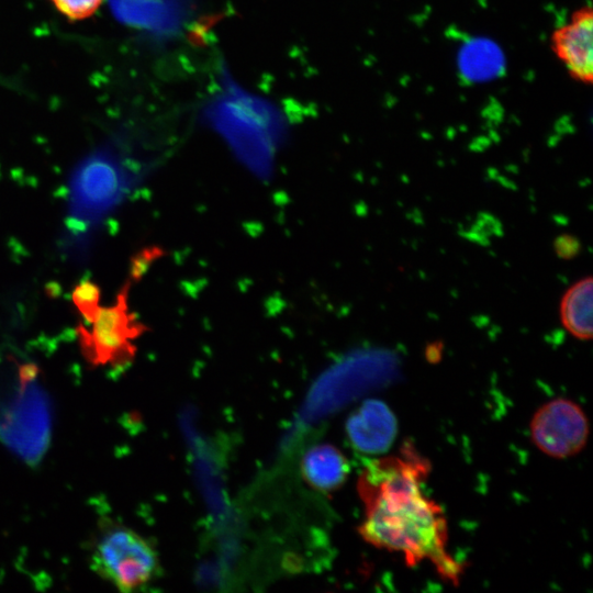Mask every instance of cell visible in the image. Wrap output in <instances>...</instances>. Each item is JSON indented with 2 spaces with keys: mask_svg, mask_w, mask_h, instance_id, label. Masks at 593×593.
I'll list each match as a JSON object with an SVG mask.
<instances>
[{
  "mask_svg": "<svg viewBox=\"0 0 593 593\" xmlns=\"http://www.w3.org/2000/svg\"><path fill=\"white\" fill-rule=\"evenodd\" d=\"M429 469L411 444L401 456L368 463L358 480L365 505L358 530L367 542L401 552L409 566L429 560L446 579L457 581L461 569L446 550L445 516L421 489Z\"/></svg>",
  "mask_w": 593,
  "mask_h": 593,
  "instance_id": "6da1fadb",
  "label": "cell"
},
{
  "mask_svg": "<svg viewBox=\"0 0 593 593\" xmlns=\"http://www.w3.org/2000/svg\"><path fill=\"white\" fill-rule=\"evenodd\" d=\"M91 570L121 592L138 591L159 573L154 546L134 529L105 523L93 538L89 555Z\"/></svg>",
  "mask_w": 593,
  "mask_h": 593,
  "instance_id": "7a4b0ae2",
  "label": "cell"
},
{
  "mask_svg": "<svg viewBox=\"0 0 593 593\" xmlns=\"http://www.w3.org/2000/svg\"><path fill=\"white\" fill-rule=\"evenodd\" d=\"M534 444L553 458H568L580 452L589 436V422L582 409L567 399L547 402L530 422Z\"/></svg>",
  "mask_w": 593,
  "mask_h": 593,
  "instance_id": "3957f363",
  "label": "cell"
},
{
  "mask_svg": "<svg viewBox=\"0 0 593 593\" xmlns=\"http://www.w3.org/2000/svg\"><path fill=\"white\" fill-rule=\"evenodd\" d=\"M90 331L83 328V347L94 360L108 362L124 357L132 349L131 340L138 328L127 313L125 301L109 307L97 306L86 318Z\"/></svg>",
  "mask_w": 593,
  "mask_h": 593,
  "instance_id": "277c9868",
  "label": "cell"
},
{
  "mask_svg": "<svg viewBox=\"0 0 593 593\" xmlns=\"http://www.w3.org/2000/svg\"><path fill=\"white\" fill-rule=\"evenodd\" d=\"M593 13L591 7L577 10L568 24L557 29L551 46L569 74L591 83L593 79Z\"/></svg>",
  "mask_w": 593,
  "mask_h": 593,
  "instance_id": "5b68a950",
  "label": "cell"
},
{
  "mask_svg": "<svg viewBox=\"0 0 593 593\" xmlns=\"http://www.w3.org/2000/svg\"><path fill=\"white\" fill-rule=\"evenodd\" d=\"M347 436L360 452L383 454L398 434V422L390 407L380 400H368L348 418Z\"/></svg>",
  "mask_w": 593,
  "mask_h": 593,
  "instance_id": "8992f818",
  "label": "cell"
},
{
  "mask_svg": "<svg viewBox=\"0 0 593 593\" xmlns=\"http://www.w3.org/2000/svg\"><path fill=\"white\" fill-rule=\"evenodd\" d=\"M301 470L303 479L314 489L323 492L337 490L346 481L349 465L343 452L329 444L316 445L303 456Z\"/></svg>",
  "mask_w": 593,
  "mask_h": 593,
  "instance_id": "52a82bcc",
  "label": "cell"
},
{
  "mask_svg": "<svg viewBox=\"0 0 593 593\" xmlns=\"http://www.w3.org/2000/svg\"><path fill=\"white\" fill-rule=\"evenodd\" d=\"M593 283L586 277L567 290L560 303L561 322L574 337L586 340L592 337Z\"/></svg>",
  "mask_w": 593,
  "mask_h": 593,
  "instance_id": "ba28073f",
  "label": "cell"
},
{
  "mask_svg": "<svg viewBox=\"0 0 593 593\" xmlns=\"http://www.w3.org/2000/svg\"><path fill=\"white\" fill-rule=\"evenodd\" d=\"M503 57L497 47L489 41H472L462 47L459 67L469 80L492 79L503 68Z\"/></svg>",
  "mask_w": 593,
  "mask_h": 593,
  "instance_id": "9c48e42d",
  "label": "cell"
},
{
  "mask_svg": "<svg viewBox=\"0 0 593 593\" xmlns=\"http://www.w3.org/2000/svg\"><path fill=\"white\" fill-rule=\"evenodd\" d=\"M59 13L72 21L91 16L103 0H51Z\"/></svg>",
  "mask_w": 593,
  "mask_h": 593,
  "instance_id": "30bf717a",
  "label": "cell"
},
{
  "mask_svg": "<svg viewBox=\"0 0 593 593\" xmlns=\"http://www.w3.org/2000/svg\"><path fill=\"white\" fill-rule=\"evenodd\" d=\"M553 250L561 259H572L581 251V243L571 234H561L553 240Z\"/></svg>",
  "mask_w": 593,
  "mask_h": 593,
  "instance_id": "8fae6325",
  "label": "cell"
},
{
  "mask_svg": "<svg viewBox=\"0 0 593 593\" xmlns=\"http://www.w3.org/2000/svg\"><path fill=\"white\" fill-rule=\"evenodd\" d=\"M441 353V344L440 343H433L429 344L426 348V356L429 360L436 361L440 357Z\"/></svg>",
  "mask_w": 593,
  "mask_h": 593,
  "instance_id": "7c38bea8",
  "label": "cell"
}]
</instances>
